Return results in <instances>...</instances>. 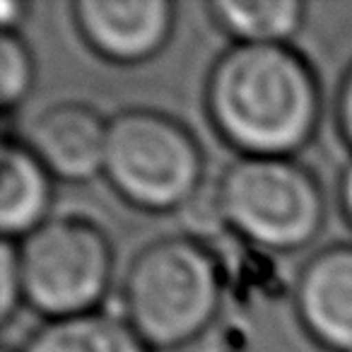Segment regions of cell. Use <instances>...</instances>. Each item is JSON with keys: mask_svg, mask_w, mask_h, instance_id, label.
<instances>
[{"mask_svg": "<svg viewBox=\"0 0 352 352\" xmlns=\"http://www.w3.org/2000/svg\"><path fill=\"white\" fill-rule=\"evenodd\" d=\"M210 121L246 157H289L311 140L321 92L309 63L285 44H234L206 87Z\"/></svg>", "mask_w": 352, "mask_h": 352, "instance_id": "obj_1", "label": "cell"}, {"mask_svg": "<svg viewBox=\"0 0 352 352\" xmlns=\"http://www.w3.org/2000/svg\"><path fill=\"white\" fill-rule=\"evenodd\" d=\"M222 299L220 265L191 236H166L133 258L123 280V318L147 347H179L201 336Z\"/></svg>", "mask_w": 352, "mask_h": 352, "instance_id": "obj_2", "label": "cell"}, {"mask_svg": "<svg viewBox=\"0 0 352 352\" xmlns=\"http://www.w3.org/2000/svg\"><path fill=\"white\" fill-rule=\"evenodd\" d=\"M104 176L131 206L182 210L203 188V152L176 118L131 109L109 121Z\"/></svg>", "mask_w": 352, "mask_h": 352, "instance_id": "obj_3", "label": "cell"}, {"mask_svg": "<svg viewBox=\"0 0 352 352\" xmlns=\"http://www.w3.org/2000/svg\"><path fill=\"white\" fill-rule=\"evenodd\" d=\"M215 193L225 225L268 251L302 249L323 225L321 186L292 157H239Z\"/></svg>", "mask_w": 352, "mask_h": 352, "instance_id": "obj_4", "label": "cell"}, {"mask_svg": "<svg viewBox=\"0 0 352 352\" xmlns=\"http://www.w3.org/2000/svg\"><path fill=\"white\" fill-rule=\"evenodd\" d=\"M22 299L49 318L94 311L109 289L111 244L82 217H49L17 241Z\"/></svg>", "mask_w": 352, "mask_h": 352, "instance_id": "obj_5", "label": "cell"}, {"mask_svg": "<svg viewBox=\"0 0 352 352\" xmlns=\"http://www.w3.org/2000/svg\"><path fill=\"white\" fill-rule=\"evenodd\" d=\"M75 22L82 39L113 63H140L166 44L174 8L166 0H80Z\"/></svg>", "mask_w": 352, "mask_h": 352, "instance_id": "obj_6", "label": "cell"}, {"mask_svg": "<svg viewBox=\"0 0 352 352\" xmlns=\"http://www.w3.org/2000/svg\"><path fill=\"white\" fill-rule=\"evenodd\" d=\"M109 123L92 107L60 102L39 113L30 128L27 147L51 176L63 182H87L104 171Z\"/></svg>", "mask_w": 352, "mask_h": 352, "instance_id": "obj_7", "label": "cell"}, {"mask_svg": "<svg viewBox=\"0 0 352 352\" xmlns=\"http://www.w3.org/2000/svg\"><path fill=\"white\" fill-rule=\"evenodd\" d=\"M294 302L314 340L352 352V246L338 244L309 258L299 273Z\"/></svg>", "mask_w": 352, "mask_h": 352, "instance_id": "obj_8", "label": "cell"}, {"mask_svg": "<svg viewBox=\"0 0 352 352\" xmlns=\"http://www.w3.org/2000/svg\"><path fill=\"white\" fill-rule=\"evenodd\" d=\"M51 174L39 157L20 142L6 140L0 150V230L6 239H22L46 222Z\"/></svg>", "mask_w": 352, "mask_h": 352, "instance_id": "obj_9", "label": "cell"}, {"mask_svg": "<svg viewBox=\"0 0 352 352\" xmlns=\"http://www.w3.org/2000/svg\"><path fill=\"white\" fill-rule=\"evenodd\" d=\"M22 352H150L123 316L94 309L49 318L25 342Z\"/></svg>", "mask_w": 352, "mask_h": 352, "instance_id": "obj_10", "label": "cell"}, {"mask_svg": "<svg viewBox=\"0 0 352 352\" xmlns=\"http://www.w3.org/2000/svg\"><path fill=\"white\" fill-rule=\"evenodd\" d=\"M215 22L236 44H285L302 27L299 0H217L210 6Z\"/></svg>", "mask_w": 352, "mask_h": 352, "instance_id": "obj_11", "label": "cell"}, {"mask_svg": "<svg viewBox=\"0 0 352 352\" xmlns=\"http://www.w3.org/2000/svg\"><path fill=\"white\" fill-rule=\"evenodd\" d=\"M34 80V63L27 44L15 32L0 36V104L6 111L27 97Z\"/></svg>", "mask_w": 352, "mask_h": 352, "instance_id": "obj_12", "label": "cell"}, {"mask_svg": "<svg viewBox=\"0 0 352 352\" xmlns=\"http://www.w3.org/2000/svg\"><path fill=\"white\" fill-rule=\"evenodd\" d=\"M22 299L20 265H17V244L3 239L0 244V318L8 323Z\"/></svg>", "mask_w": 352, "mask_h": 352, "instance_id": "obj_13", "label": "cell"}, {"mask_svg": "<svg viewBox=\"0 0 352 352\" xmlns=\"http://www.w3.org/2000/svg\"><path fill=\"white\" fill-rule=\"evenodd\" d=\"M182 212L188 222V230H193V232H210L212 227L225 225L220 203H217L215 186H212V191L201 188V191L182 208Z\"/></svg>", "mask_w": 352, "mask_h": 352, "instance_id": "obj_14", "label": "cell"}, {"mask_svg": "<svg viewBox=\"0 0 352 352\" xmlns=\"http://www.w3.org/2000/svg\"><path fill=\"white\" fill-rule=\"evenodd\" d=\"M336 113H338V126H340L342 138L352 145V68L342 78L340 92H338Z\"/></svg>", "mask_w": 352, "mask_h": 352, "instance_id": "obj_15", "label": "cell"}, {"mask_svg": "<svg viewBox=\"0 0 352 352\" xmlns=\"http://www.w3.org/2000/svg\"><path fill=\"white\" fill-rule=\"evenodd\" d=\"M338 198H340V208L345 212V217L352 225V162L345 166V171L340 174V188H338Z\"/></svg>", "mask_w": 352, "mask_h": 352, "instance_id": "obj_16", "label": "cell"}, {"mask_svg": "<svg viewBox=\"0 0 352 352\" xmlns=\"http://www.w3.org/2000/svg\"><path fill=\"white\" fill-rule=\"evenodd\" d=\"M22 12H25V6H20L15 0H3L0 3V25H3V32H12V27L17 25Z\"/></svg>", "mask_w": 352, "mask_h": 352, "instance_id": "obj_17", "label": "cell"}, {"mask_svg": "<svg viewBox=\"0 0 352 352\" xmlns=\"http://www.w3.org/2000/svg\"><path fill=\"white\" fill-rule=\"evenodd\" d=\"M6 352H8V350H6Z\"/></svg>", "mask_w": 352, "mask_h": 352, "instance_id": "obj_18", "label": "cell"}]
</instances>
